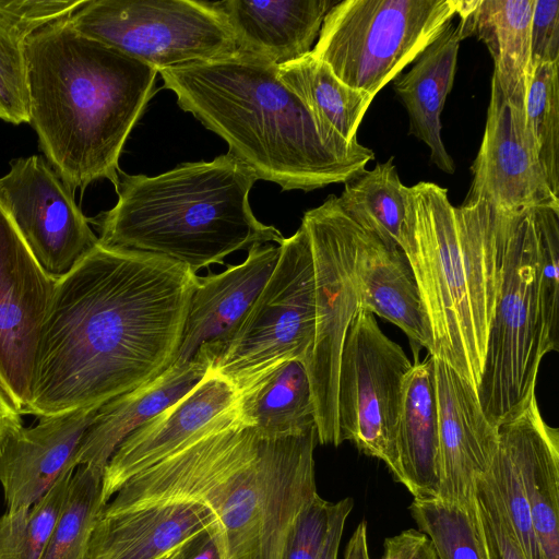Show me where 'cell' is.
Returning a JSON list of instances; mask_svg holds the SVG:
<instances>
[{"mask_svg": "<svg viewBox=\"0 0 559 559\" xmlns=\"http://www.w3.org/2000/svg\"><path fill=\"white\" fill-rule=\"evenodd\" d=\"M198 275L166 257L98 245L57 281L28 414L100 407L175 361Z\"/></svg>", "mask_w": 559, "mask_h": 559, "instance_id": "cell-1", "label": "cell"}, {"mask_svg": "<svg viewBox=\"0 0 559 559\" xmlns=\"http://www.w3.org/2000/svg\"><path fill=\"white\" fill-rule=\"evenodd\" d=\"M317 428L264 438L236 407L174 454L128 479L102 513L195 502L215 518L221 559H285L296 522L318 495Z\"/></svg>", "mask_w": 559, "mask_h": 559, "instance_id": "cell-2", "label": "cell"}, {"mask_svg": "<svg viewBox=\"0 0 559 559\" xmlns=\"http://www.w3.org/2000/svg\"><path fill=\"white\" fill-rule=\"evenodd\" d=\"M29 123L49 165L75 192L119 182V157L154 94L153 67L76 32L68 19L23 43Z\"/></svg>", "mask_w": 559, "mask_h": 559, "instance_id": "cell-3", "label": "cell"}, {"mask_svg": "<svg viewBox=\"0 0 559 559\" xmlns=\"http://www.w3.org/2000/svg\"><path fill=\"white\" fill-rule=\"evenodd\" d=\"M277 68L236 51L159 73L180 108L223 138L228 154L258 179L283 190L310 191L361 175L374 153L328 141L306 105L280 80Z\"/></svg>", "mask_w": 559, "mask_h": 559, "instance_id": "cell-4", "label": "cell"}, {"mask_svg": "<svg viewBox=\"0 0 559 559\" xmlns=\"http://www.w3.org/2000/svg\"><path fill=\"white\" fill-rule=\"evenodd\" d=\"M485 201L453 206L447 189L407 187L401 250L414 272L432 336L431 356L445 360L477 391L489 326L515 218Z\"/></svg>", "mask_w": 559, "mask_h": 559, "instance_id": "cell-5", "label": "cell"}, {"mask_svg": "<svg viewBox=\"0 0 559 559\" xmlns=\"http://www.w3.org/2000/svg\"><path fill=\"white\" fill-rule=\"evenodd\" d=\"M257 180L228 153L153 177L120 170L116 205L88 222L103 246L159 254L197 273L236 251L283 241L252 213L248 197Z\"/></svg>", "mask_w": 559, "mask_h": 559, "instance_id": "cell-6", "label": "cell"}, {"mask_svg": "<svg viewBox=\"0 0 559 559\" xmlns=\"http://www.w3.org/2000/svg\"><path fill=\"white\" fill-rule=\"evenodd\" d=\"M558 311L559 290L540 275L534 209L515 218L510 234L477 386L481 408L496 427L527 402L543 357L559 349Z\"/></svg>", "mask_w": 559, "mask_h": 559, "instance_id": "cell-7", "label": "cell"}, {"mask_svg": "<svg viewBox=\"0 0 559 559\" xmlns=\"http://www.w3.org/2000/svg\"><path fill=\"white\" fill-rule=\"evenodd\" d=\"M460 0H343L311 53L344 84L374 97L457 15Z\"/></svg>", "mask_w": 559, "mask_h": 559, "instance_id": "cell-8", "label": "cell"}, {"mask_svg": "<svg viewBox=\"0 0 559 559\" xmlns=\"http://www.w3.org/2000/svg\"><path fill=\"white\" fill-rule=\"evenodd\" d=\"M277 263L255 301L218 348L210 370L238 392L275 366H307L314 340V272L310 239L301 224L278 245Z\"/></svg>", "mask_w": 559, "mask_h": 559, "instance_id": "cell-9", "label": "cell"}, {"mask_svg": "<svg viewBox=\"0 0 559 559\" xmlns=\"http://www.w3.org/2000/svg\"><path fill=\"white\" fill-rule=\"evenodd\" d=\"M314 272V340L307 364L318 442L337 447V382L344 342L360 311L357 224L336 195L304 214Z\"/></svg>", "mask_w": 559, "mask_h": 559, "instance_id": "cell-10", "label": "cell"}, {"mask_svg": "<svg viewBox=\"0 0 559 559\" xmlns=\"http://www.w3.org/2000/svg\"><path fill=\"white\" fill-rule=\"evenodd\" d=\"M68 22L158 72L237 51L231 31L207 1L87 0Z\"/></svg>", "mask_w": 559, "mask_h": 559, "instance_id": "cell-11", "label": "cell"}, {"mask_svg": "<svg viewBox=\"0 0 559 559\" xmlns=\"http://www.w3.org/2000/svg\"><path fill=\"white\" fill-rule=\"evenodd\" d=\"M413 364L400 345L360 310L343 345L337 382L340 442L352 441L399 476L396 430L403 384Z\"/></svg>", "mask_w": 559, "mask_h": 559, "instance_id": "cell-12", "label": "cell"}, {"mask_svg": "<svg viewBox=\"0 0 559 559\" xmlns=\"http://www.w3.org/2000/svg\"><path fill=\"white\" fill-rule=\"evenodd\" d=\"M0 177V205L46 273L66 276L97 245L98 237L74 192L43 157L10 163Z\"/></svg>", "mask_w": 559, "mask_h": 559, "instance_id": "cell-13", "label": "cell"}, {"mask_svg": "<svg viewBox=\"0 0 559 559\" xmlns=\"http://www.w3.org/2000/svg\"><path fill=\"white\" fill-rule=\"evenodd\" d=\"M56 285L0 205V388L21 415L28 414L38 345Z\"/></svg>", "mask_w": 559, "mask_h": 559, "instance_id": "cell-14", "label": "cell"}, {"mask_svg": "<svg viewBox=\"0 0 559 559\" xmlns=\"http://www.w3.org/2000/svg\"><path fill=\"white\" fill-rule=\"evenodd\" d=\"M465 201L481 200L506 214L538 207L559 211L527 133L524 108L507 99L495 83Z\"/></svg>", "mask_w": 559, "mask_h": 559, "instance_id": "cell-15", "label": "cell"}, {"mask_svg": "<svg viewBox=\"0 0 559 559\" xmlns=\"http://www.w3.org/2000/svg\"><path fill=\"white\" fill-rule=\"evenodd\" d=\"M432 358L439 416L436 498L473 504L476 479L488 472L498 450V427L485 415L473 384L442 358Z\"/></svg>", "mask_w": 559, "mask_h": 559, "instance_id": "cell-16", "label": "cell"}, {"mask_svg": "<svg viewBox=\"0 0 559 559\" xmlns=\"http://www.w3.org/2000/svg\"><path fill=\"white\" fill-rule=\"evenodd\" d=\"M236 389L210 370L190 392L131 432L115 450L102 477L106 503L135 474L177 452L237 405Z\"/></svg>", "mask_w": 559, "mask_h": 559, "instance_id": "cell-17", "label": "cell"}, {"mask_svg": "<svg viewBox=\"0 0 559 559\" xmlns=\"http://www.w3.org/2000/svg\"><path fill=\"white\" fill-rule=\"evenodd\" d=\"M278 257L280 247L257 245L248 250L243 262L217 274L198 276L173 365H185L199 352L212 364L266 284Z\"/></svg>", "mask_w": 559, "mask_h": 559, "instance_id": "cell-18", "label": "cell"}, {"mask_svg": "<svg viewBox=\"0 0 559 559\" xmlns=\"http://www.w3.org/2000/svg\"><path fill=\"white\" fill-rule=\"evenodd\" d=\"M99 407L79 408L38 418L12 432L0 448V485L7 511L29 508L74 466L85 430Z\"/></svg>", "mask_w": 559, "mask_h": 559, "instance_id": "cell-19", "label": "cell"}, {"mask_svg": "<svg viewBox=\"0 0 559 559\" xmlns=\"http://www.w3.org/2000/svg\"><path fill=\"white\" fill-rule=\"evenodd\" d=\"M498 433L520 475L542 559H559V431L544 420L534 392Z\"/></svg>", "mask_w": 559, "mask_h": 559, "instance_id": "cell-20", "label": "cell"}, {"mask_svg": "<svg viewBox=\"0 0 559 559\" xmlns=\"http://www.w3.org/2000/svg\"><path fill=\"white\" fill-rule=\"evenodd\" d=\"M335 0L210 2L233 33L237 51L276 66L302 58L311 51Z\"/></svg>", "mask_w": 559, "mask_h": 559, "instance_id": "cell-21", "label": "cell"}, {"mask_svg": "<svg viewBox=\"0 0 559 559\" xmlns=\"http://www.w3.org/2000/svg\"><path fill=\"white\" fill-rule=\"evenodd\" d=\"M216 530L211 511L195 502H170L98 518L88 559H160L185 542Z\"/></svg>", "mask_w": 559, "mask_h": 559, "instance_id": "cell-22", "label": "cell"}, {"mask_svg": "<svg viewBox=\"0 0 559 559\" xmlns=\"http://www.w3.org/2000/svg\"><path fill=\"white\" fill-rule=\"evenodd\" d=\"M210 367V359L199 352L189 362L171 365L151 382L103 404L81 440L74 459L76 467L88 465L104 473L118 445L190 392Z\"/></svg>", "mask_w": 559, "mask_h": 559, "instance_id": "cell-23", "label": "cell"}, {"mask_svg": "<svg viewBox=\"0 0 559 559\" xmlns=\"http://www.w3.org/2000/svg\"><path fill=\"white\" fill-rule=\"evenodd\" d=\"M357 267L361 286L360 310L392 322L407 335L414 347H424L431 354L429 322L405 253L396 245L383 241L357 224Z\"/></svg>", "mask_w": 559, "mask_h": 559, "instance_id": "cell-24", "label": "cell"}, {"mask_svg": "<svg viewBox=\"0 0 559 559\" xmlns=\"http://www.w3.org/2000/svg\"><path fill=\"white\" fill-rule=\"evenodd\" d=\"M535 0H460L457 27L462 39L475 36L493 60L491 82L524 108L533 79L531 21Z\"/></svg>", "mask_w": 559, "mask_h": 559, "instance_id": "cell-25", "label": "cell"}, {"mask_svg": "<svg viewBox=\"0 0 559 559\" xmlns=\"http://www.w3.org/2000/svg\"><path fill=\"white\" fill-rule=\"evenodd\" d=\"M462 37L451 22L415 59L409 71L393 80V88L403 103L409 134L430 150L431 162L442 171L453 174L455 164L442 142L440 116L456 72Z\"/></svg>", "mask_w": 559, "mask_h": 559, "instance_id": "cell-26", "label": "cell"}, {"mask_svg": "<svg viewBox=\"0 0 559 559\" xmlns=\"http://www.w3.org/2000/svg\"><path fill=\"white\" fill-rule=\"evenodd\" d=\"M397 481L414 499L439 487V416L433 358L413 364L405 377L396 430Z\"/></svg>", "mask_w": 559, "mask_h": 559, "instance_id": "cell-27", "label": "cell"}, {"mask_svg": "<svg viewBox=\"0 0 559 559\" xmlns=\"http://www.w3.org/2000/svg\"><path fill=\"white\" fill-rule=\"evenodd\" d=\"M237 416L264 438L299 436L316 428V409L307 367L284 361L237 393Z\"/></svg>", "mask_w": 559, "mask_h": 559, "instance_id": "cell-28", "label": "cell"}, {"mask_svg": "<svg viewBox=\"0 0 559 559\" xmlns=\"http://www.w3.org/2000/svg\"><path fill=\"white\" fill-rule=\"evenodd\" d=\"M277 75L306 105L328 141L343 148L361 145L357 131L372 96L344 84L311 51L278 66Z\"/></svg>", "mask_w": 559, "mask_h": 559, "instance_id": "cell-29", "label": "cell"}, {"mask_svg": "<svg viewBox=\"0 0 559 559\" xmlns=\"http://www.w3.org/2000/svg\"><path fill=\"white\" fill-rule=\"evenodd\" d=\"M337 202L362 228L401 249L407 215V187L399 177L393 157L345 182Z\"/></svg>", "mask_w": 559, "mask_h": 559, "instance_id": "cell-30", "label": "cell"}, {"mask_svg": "<svg viewBox=\"0 0 559 559\" xmlns=\"http://www.w3.org/2000/svg\"><path fill=\"white\" fill-rule=\"evenodd\" d=\"M102 477L103 472L88 465L75 468L41 559H88L92 534L105 507Z\"/></svg>", "mask_w": 559, "mask_h": 559, "instance_id": "cell-31", "label": "cell"}, {"mask_svg": "<svg viewBox=\"0 0 559 559\" xmlns=\"http://www.w3.org/2000/svg\"><path fill=\"white\" fill-rule=\"evenodd\" d=\"M409 512L437 559H487L475 502L413 499Z\"/></svg>", "mask_w": 559, "mask_h": 559, "instance_id": "cell-32", "label": "cell"}, {"mask_svg": "<svg viewBox=\"0 0 559 559\" xmlns=\"http://www.w3.org/2000/svg\"><path fill=\"white\" fill-rule=\"evenodd\" d=\"M75 468H67L51 488L29 508L5 511L0 516V559L43 558Z\"/></svg>", "mask_w": 559, "mask_h": 559, "instance_id": "cell-33", "label": "cell"}, {"mask_svg": "<svg viewBox=\"0 0 559 559\" xmlns=\"http://www.w3.org/2000/svg\"><path fill=\"white\" fill-rule=\"evenodd\" d=\"M524 119L548 185L559 197V62L534 69Z\"/></svg>", "mask_w": 559, "mask_h": 559, "instance_id": "cell-34", "label": "cell"}, {"mask_svg": "<svg viewBox=\"0 0 559 559\" xmlns=\"http://www.w3.org/2000/svg\"><path fill=\"white\" fill-rule=\"evenodd\" d=\"M487 473L496 486L527 559H542L520 475L508 448L500 439Z\"/></svg>", "mask_w": 559, "mask_h": 559, "instance_id": "cell-35", "label": "cell"}, {"mask_svg": "<svg viewBox=\"0 0 559 559\" xmlns=\"http://www.w3.org/2000/svg\"><path fill=\"white\" fill-rule=\"evenodd\" d=\"M475 503L487 559H527L488 473L476 479Z\"/></svg>", "mask_w": 559, "mask_h": 559, "instance_id": "cell-36", "label": "cell"}, {"mask_svg": "<svg viewBox=\"0 0 559 559\" xmlns=\"http://www.w3.org/2000/svg\"><path fill=\"white\" fill-rule=\"evenodd\" d=\"M0 119L29 123V93L23 43L0 27Z\"/></svg>", "mask_w": 559, "mask_h": 559, "instance_id": "cell-37", "label": "cell"}, {"mask_svg": "<svg viewBox=\"0 0 559 559\" xmlns=\"http://www.w3.org/2000/svg\"><path fill=\"white\" fill-rule=\"evenodd\" d=\"M87 0H0V27L21 43L75 13Z\"/></svg>", "mask_w": 559, "mask_h": 559, "instance_id": "cell-38", "label": "cell"}, {"mask_svg": "<svg viewBox=\"0 0 559 559\" xmlns=\"http://www.w3.org/2000/svg\"><path fill=\"white\" fill-rule=\"evenodd\" d=\"M331 502L319 493L300 513L285 559H319L329 526Z\"/></svg>", "mask_w": 559, "mask_h": 559, "instance_id": "cell-39", "label": "cell"}, {"mask_svg": "<svg viewBox=\"0 0 559 559\" xmlns=\"http://www.w3.org/2000/svg\"><path fill=\"white\" fill-rule=\"evenodd\" d=\"M533 70L559 62V1L535 0L531 21Z\"/></svg>", "mask_w": 559, "mask_h": 559, "instance_id": "cell-40", "label": "cell"}, {"mask_svg": "<svg viewBox=\"0 0 559 559\" xmlns=\"http://www.w3.org/2000/svg\"><path fill=\"white\" fill-rule=\"evenodd\" d=\"M382 559H437L430 540L418 530L409 528L384 540Z\"/></svg>", "mask_w": 559, "mask_h": 559, "instance_id": "cell-41", "label": "cell"}, {"mask_svg": "<svg viewBox=\"0 0 559 559\" xmlns=\"http://www.w3.org/2000/svg\"><path fill=\"white\" fill-rule=\"evenodd\" d=\"M353 507L350 497L331 502L328 532L319 559H337L344 526Z\"/></svg>", "mask_w": 559, "mask_h": 559, "instance_id": "cell-42", "label": "cell"}, {"mask_svg": "<svg viewBox=\"0 0 559 559\" xmlns=\"http://www.w3.org/2000/svg\"><path fill=\"white\" fill-rule=\"evenodd\" d=\"M215 531H205L193 537L185 559H221L214 536Z\"/></svg>", "mask_w": 559, "mask_h": 559, "instance_id": "cell-43", "label": "cell"}, {"mask_svg": "<svg viewBox=\"0 0 559 559\" xmlns=\"http://www.w3.org/2000/svg\"><path fill=\"white\" fill-rule=\"evenodd\" d=\"M22 426L21 414L0 388V448L5 439Z\"/></svg>", "mask_w": 559, "mask_h": 559, "instance_id": "cell-44", "label": "cell"}, {"mask_svg": "<svg viewBox=\"0 0 559 559\" xmlns=\"http://www.w3.org/2000/svg\"><path fill=\"white\" fill-rule=\"evenodd\" d=\"M344 559H370L367 538V525L362 521L355 528L344 554Z\"/></svg>", "mask_w": 559, "mask_h": 559, "instance_id": "cell-45", "label": "cell"}, {"mask_svg": "<svg viewBox=\"0 0 559 559\" xmlns=\"http://www.w3.org/2000/svg\"><path fill=\"white\" fill-rule=\"evenodd\" d=\"M192 539L193 538L185 542L183 544H181L180 546H178L177 548H175L174 550H171L170 552H168L167 555H165L160 559H185L186 554H187V551L189 549V546H190V543H191Z\"/></svg>", "mask_w": 559, "mask_h": 559, "instance_id": "cell-46", "label": "cell"}]
</instances>
